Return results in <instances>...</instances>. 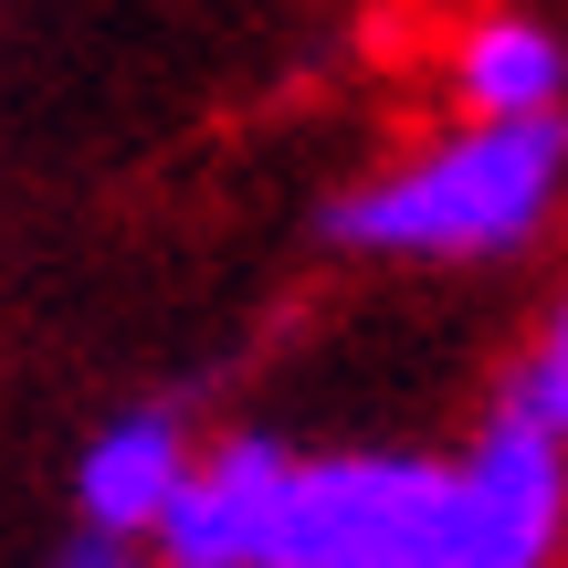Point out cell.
<instances>
[{"instance_id":"7a4b0ae2","label":"cell","mask_w":568,"mask_h":568,"mask_svg":"<svg viewBox=\"0 0 568 568\" xmlns=\"http://www.w3.org/2000/svg\"><path fill=\"white\" fill-rule=\"evenodd\" d=\"M568 190V116H474L464 138H432L422 159L358 180L326 211V243L389 253V264H495L537 243Z\"/></svg>"},{"instance_id":"8992f818","label":"cell","mask_w":568,"mask_h":568,"mask_svg":"<svg viewBox=\"0 0 568 568\" xmlns=\"http://www.w3.org/2000/svg\"><path fill=\"white\" fill-rule=\"evenodd\" d=\"M506 422H527V432H548V443L568 453V295H558V316L537 326V347L516 358V379H506Z\"/></svg>"},{"instance_id":"277c9868","label":"cell","mask_w":568,"mask_h":568,"mask_svg":"<svg viewBox=\"0 0 568 568\" xmlns=\"http://www.w3.org/2000/svg\"><path fill=\"white\" fill-rule=\"evenodd\" d=\"M190 474V422L169 400H148V410H116V422L84 443V474H74V495H84V527H116V537H148V516L169 506V485Z\"/></svg>"},{"instance_id":"6da1fadb","label":"cell","mask_w":568,"mask_h":568,"mask_svg":"<svg viewBox=\"0 0 568 568\" xmlns=\"http://www.w3.org/2000/svg\"><path fill=\"white\" fill-rule=\"evenodd\" d=\"M568 527V453L495 410L464 464L326 453L284 474L274 568H548Z\"/></svg>"},{"instance_id":"5b68a950","label":"cell","mask_w":568,"mask_h":568,"mask_svg":"<svg viewBox=\"0 0 568 568\" xmlns=\"http://www.w3.org/2000/svg\"><path fill=\"white\" fill-rule=\"evenodd\" d=\"M453 95L474 116H548V105H568V42L537 11H485L453 53Z\"/></svg>"},{"instance_id":"3957f363","label":"cell","mask_w":568,"mask_h":568,"mask_svg":"<svg viewBox=\"0 0 568 568\" xmlns=\"http://www.w3.org/2000/svg\"><path fill=\"white\" fill-rule=\"evenodd\" d=\"M295 453L264 432H232L222 453H190V474L169 485V506L148 516L159 568H274V516Z\"/></svg>"},{"instance_id":"52a82bcc","label":"cell","mask_w":568,"mask_h":568,"mask_svg":"<svg viewBox=\"0 0 568 568\" xmlns=\"http://www.w3.org/2000/svg\"><path fill=\"white\" fill-rule=\"evenodd\" d=\"M53 568H159V558H148L138 537H116V527H74L53 548Z\"/></svg>"}]
</instances>
